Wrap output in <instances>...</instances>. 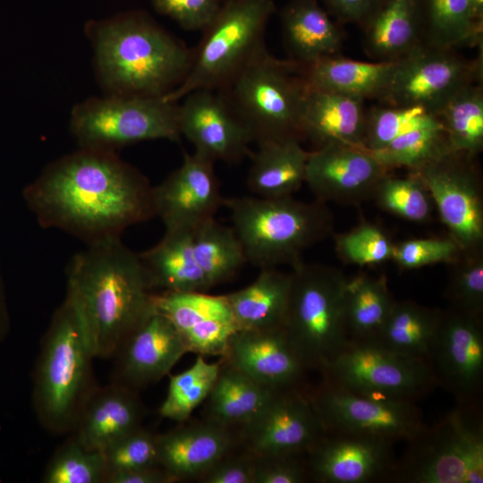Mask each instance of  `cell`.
<instances>
[{
	"mask_svg": "<svg viewBox=\"0 0 483 483\" xmlns=\"http://www.w3.org/2000/svg\"><path fill=\"white\" fill-rule=\"evenodd\" d=\"M44 228L85 244L121 236L155 216L153 186L116 152L80 148L49 164L22 191Z\"/></svg>",
	"mask_w": 483,
	"mask_h": 483,
	"instance_id": "obj_1",
	"label": "cell"
},
{
	"mask_svg": "<svg viewBox=\"0 0 483 483\" xmlns=\"http://www.w3.org/2000/svg\"><path fill=\"white\" fill-rule=\"evenodd\" d=\"M65 301L94 358L115 356L152 308L154 292L139 255L121 236L87 244L66 269Z\"/></svg>",
	"mask_w": 483,
	"mask_h": 483,
	"instance_id": "obj_2",
	"label": "cell"
},
{
	"mask_svg": "<svg viewBox=\"0 0 483 483\" xmlns=\"http://www.w3.org/2000/svg\"><path fill=\"white\" fill-rule=\"evenodd\" d=\"M87 31L98 79L112 95L165 96L191 64L193 52L143 12L89 21Z\"/></svg>",
	"mask_w": 483,
	"mask_h": 483,
	"instance_id": "obj_3",
	"label": "cell"
},
{
	"mask_svg": "<svg viewBox=\"0 0 483 483\" xmlns=\"http://www.w3.org/2000/svg\"><path fill=\"white\" fill-rule=\"evenodd\" d=\"M223 206L230 212L247 262L260 269L292 267L332 230L331 215L321 201L242 196L225 198Z\"/></svg>",
	"mask_w": 483,
	"mask_h": 483,
	"instance_id": "obj_4",
	"label": "cell"
},
{
	"mask_svg": "<svg viewBox=\"0 0 483 483\" xmlns=\"http://www.w3.org/2000/svg\"><path fill=\"white\" fill-rule=\"evenodd\" d=\"M92 356L78 318L64 300L44 337L34 374L32 400L48 431H72L86 400L95 390Z\"/></svg>",
	"mask_w": 483,
	"mask_h": 483,
	"instance_id": "obj_5",
	"label": "cell"
},
{
	"mask_svg": "<svg viewBox=\"0 0 483 483\" xmlns=\"http://www.w3.org/2000/svg\"><path fill=\"white\" fill-rule=\"evenodd\" d=\"M482 404L458 403L432 426L427 424L396 459L387 482L482 483Z\"/></svg>",
	"mask_w": 483,
	"mask_h": 483,
	"instance_id": "obj_6",
	"label": "cell"
},
{
	"mask_svg": "<svg viewBox=\"0 0 483 483\" xmlns=\"http://www.w3.org/2000/svg\"><path fill=\"white\" fill-rule=\"evenodd\" d=\"M307 86L299 66L262 50L220 91L258 145L302 140L301 120Z\"/></svg>",
	"mask_w": 483,
	"mask_h": 483,
	"instance_id": "obj_7",
	"label": "cell"
},
{
	"mask_svg": "<svg viewBox=\"0 0 483 483\" xmlns=\"http://www.w3.org/2000/svg\"><path fill=\"white\" fill-rule=\"evenodd\" d=\"M273 0H224L203 36L187 75L165 99L178 103L188 94L225 89L262 50Z\"/></svg>",
	"mask_w": 483,
	"mask_h": 483,
	"instance_id": "obj_8",
	"label": "cell"
},
{
	"mask_svg": "<svg viewBox=\"0 0 483 483\" xmlns=\"http://www.w3.org/2000/svg\"><path fill=\"white\" fill-rule=\"evenodd\" d=\"M292 267L282 326L309 369L320 373L349 340L344 320L348 279L325 265L301 260Z\"/></svg>",
	"mask_w": 483,
	"mask_h": 483,
	"instance_id": "obj_9",
	"label": "cell"
},
{
	"mask_svg": "<svg viewBox=\"0 0 483 483\" xmlns=\"http://www.w3.org/2000/svg\"><path fill=\"white\" fill-rule=\"evenodd\" d=\"M177 109L163 96L92 97L73 108L71 131L81 148L112 152L145 140L179 141Z\"/></svg>",
	"mask_w": 483,
	"mask_h": 483,
	"instance_id": "obj_10",
	"label": "cell"
},
{
	"mask_svg": "<svg viewBox=\"0 0 483 483\" xmlns=\"http://www.w3.org/2000/svg\"><path fill=\"white\" fill-rule=\"evenodd\" d=\"M322 380L360 395L415 402L437 386L427 359L377 341L348 340L320 372Z\"/></svg>",
	"mask_w": 483,
	"mask_h": 483,
	"instance_id": "obj_11",
	"label": "cell"
},
{
	"mask_svg": "<svg viewBox=\"0 0 483 483\" xmlns=\"http://www.w3.org/2000/svg\"><path fill=\"white\" fill-rule=\"evenodd\" d=\"M309 394L327 433L407 442L426 425L415 402L375 399L322 379Z\"/></svg>",
	"mask_w": 483,
	"mask_h": 483,
	"instance_id": "obj_12",
	"label": "cell"
},
{
	"mask_svg": "<svg viewBox=\"0 0 483 483\" xmlns=\"http://www.w3.org/2000/svg\"><path fill=\"white\" fill-rule=\"evenodd\" d=\"M481 59L467 61L453 50L421 46L398 59L380 100L386 105L419 106L436 116L462 87L479 81Z\"/></svg>",
	"mask_w": 483,
	"mask_h": 483,
	"instance_id": "obj_13",
	"label": "cell"
},
{
	"mask_svg": "<svg viewBox=\"0 0 483 483\" xmlns=\"http://www.w3.org/2000/svg\"><path fill=\"white\" fill-rule=\"evenodd\" d=\"M428 361L436 386L450 393L455 402L482 404V316L451 307L442 311Z\"/></svg>",
	"mask_w": 483,
	"mask_h": 483,
	"instance_id": "obj_14",
	"label": "cell"
},
{
	"mask_svg": "<svg viewBox=\"0 0 483 483\" xmlns=\"http://www.w3.org/2000/svg\"><path fill=\"white\" fill-rule=\"evenodd\" d=\"M469 159L449 153L411 170L429 193L452 239L464 253L479 250L483 242L481 191Z\"/></svg>",
	"mask_w": 483,
	"mask_h": 483,
	"instance_id": "obj_15",
	"label": "cell"
},
{
	"mask_svg": "<svg viewBox=\"0 0 483 483\" xmlns=\"http://www.w3.org/2000/svg\"><path fill=\"white\" fill-rule=\"evenodd\" d=\"M309 391L276 392L238 431L241 446L258 456L306 454L326 433Z\"/></svg>",
	"mask_w": 483,
	"mask_h": 483,
	"instance_id": "obj_16",
	"label": "cell"
},
{
	"mask_svg": "<svg viewBox=\"0 0 483 483\" xmlns=\"http://www.w3.org/2000/svg\"><path fill=\"white\" fill-rule=\"evenodd\" d=\"M214 165L199 153H185L182 165L153 186L155 216L162 220L165 231H192L215 217L225 197Z\"/></svg>",
	"mask_w": 483,
	"mask_h": 483,
	"instance_id": "obj_17",
	"label": "cell"
},
{
	"mask_svg": "<svg viewBox=\"0 0 483 483\" xmlns=\"http://www.w3.org/2000/svg\"><path fill=\"white\" fill-rule=\"evenodd\" d=\"M394 444L369 436L326 432L305 454L310 479L320 483L387 482L397 459Z\"/></svg>",
	"mask_w": 483,
	"mask_h": 483,
	"instance_id": "obj_18",
	"label": "cell"
},
{
	"mask_svg": "<svg viewBox=\"0 0 483 483\" xmlns=\"http://www.w3.org/2000/svg\"><path fill=\"white\" fill-rule=\"evenodd\" d=\"M178 128L199 153L214 162L235 163L250 152L252 139L217 90L200 89L182 98L177 109Z\"/></svg>",
	"mask_w": 483,
	"mask_h": 483,
	"instance_id": "obj_19",
	"label": "cell"
},
{
	"mask_svg": "<svg viewBox=\"0 0 483 483\" xmlns=\"http://www.w3.org/2000/svg\"><path fill=\"white\" fill-rule=\"evenodd\" d=\"M222 360L276 392L309 388L310 370L283 326L238 330Z\"/></svg>",
	"mask_w": 483,
	"mask_h": 483,
	"instance_id": "obj_20",
	"label": "cell"
},
{
	"mask_svg": "<svg viewBox=\"0 0 483 483\" xmlns=\"http://www.w3.org/2000/svg\"><path fill=\"white\" fill-rule=\"evenodd\" d=\"M152 304L174 326L188 352L201 356H225L239 328L225 295L206 292L154 293Z\"/></svg>",
	"mask_w": 483,
	"mask_h": 483,
	"instance_id": "obj_21",
	"label": "cell"
},
{
	"mask_svg": "<svg viewBox=\"0 0 483 483\" xmlns=\"http://www.w3.org/2000/svg\"><path fill=\"white\" fill-rule=\"evenodd\" d=\"M388 170L365 148L330 144L309 152L305 182L318 201L355 204L374 194Z\"/></svg>",
	"mask_w": 483,
	"mask_h": 483,
	"instance_id": "obj_22",
	"label": "cell"
},
{
	"mask_svg": "<svg viewBox=\"0 0 483 483\" xmlns=\"http://www.w3.org/2000/svg\"><path fill=\"white\" fill-rule=\"evenodd\" d=\"M187 352L174 326L152 304L114 356V382L135 391L154 384L168 375Z\"/></svg>",
	"mask_w": 483,
	"mask_h": 483,
	"instance_id": "obj_23",
	"label": "cell"
},
{
	"mask_svg": "<svg viewBox=\"0 0 483 483\" xmlns=\"http://www.w3.org/2000/svg\"><path fill=\"white\" fill-rule=\"evenodd\" d=\"M241 446L239 433L205 419L157 435L158 465L173 482L199 479Z\"/></svg>",
	"mask_w": 483,
	"mask_h": 483,
	"instance_id": "obj_24",
	"label": "cell"
},
{
	"mask_svg": "<svg viewBox=\"0 0 483 483\" xmlns=\"http://www.w3.org/2000/svg\"><path fill=\"white\" fill-rule=\"evenodd\" d=\"M144 407L135 390L113 382L95 388L82 406L72 436L85 448L102 452L141 427Z\"/></svg>",
	"mask_w": 483,
	"mask_h": 483,
	"instance_id": "obj_25",
	"label": "cell"
},
{
	"mask_svg": "<svg viewBox=\"0 0 483 483\" xmlns=\"http://www.w3.org/2000/svg\"><path fill=\"white\" fill-rule=\"evenodd\" d=\"M364 100L334 92L308 89L301 131L317 148L330 144L364 148Z\"/></svg>",
	"mask_w": 483,
	"mask_h": 483,
	"instance_id": "obj_26",
	"label": "cell"
},
{
	"mask_svg": "<svg viewBox=\"0 0 483 483\" xmlns=\"http://www.w3.org/2000/svg\"><path fill=\"white\" fill-rule=\"evenodd\" d=\"M280 20L289 60L306 65L340 53L343 31L318 0H289Z\"/></svg>",
	"mask_w": 483,
	"mask_h": 483,
	"instance_id": "obj_27",
	"label": "cell"
},
{
	"mask_svg": "<svg viewBox=\"0 0 483 483\" xmlns=\"http://www.w3.org/2000/svg\"><path fill=\"white\" fill-rule=\"evenodd\" d=\"M398 64L397 60L362 62L339 54L300 65L309 89L334 92L366 100L380 99Z\"/></svg>",
	"mask_w": 483,
	"mask_h": 483,
	"instance_id": "obj_28",
	"label": "cell"
},
{
	"mask_svg": "<svg viewBox=\"0 0 483 483\" xmlns=\"http://www.w3.org/2000/svg\"><path fill=\"white\" fill-rule=\"evenodd\" d=\"M361 27L371 58L400 59L424 45L421 0H382Z\"/></svg>",
	"mask_w": 483,
	"mask_h": 483,
	"instance_id": "obj_29",
	"label": "cell"
},
{
	"mask_svg": "<svg viewBox=\"0 0 483 483\" xmlns=\"http://www.w3.org/2000/svg\"><path fill=\"white\" fill-rule=\"evenodd\" d=\"M138 255L153 289L186 292L212 288L195 258L191 231H165L158 243Z\"/></svg>",
	"mask_w": 483,
	"mask_h": 483,
	"instance_id": "obj_30",
	"label": "cell"
},
{
	"mask_svg": "<svg viewBox=\"0 0 483 483\" xmlns=\"http://www.w3.org/2000/svg\"><path fill=\"white\" fill-rule=\"evenodd\" d=\"M309 155L298 139L258 144L247 176L248 188L263 198L292 196L305 182Z\"/></svg>",
	"mask_w": 483,
	"mask_h": 483,
	"instance_id": "obj_31",
	"label": "cell"
},
{
	"mask_svg": "<svg viewBox=\"0 0 483 483\" xmlns=\"http://www.w3.org/2000/svg\"><path fill=\"white\" fill-rule=\"evenodd\" d=\"M291 272L261 268L248 286L225 294L239 330H259L283 326L291 286Z\"/></svg>",
	"mask_w": 483,
	"mask_h": 483,
	"instance_id": "obj_32",
	"label": "cell"
},
{
	"mask_svg": "<svg viewBox=\"0 0 483 483\" xmlns=\"http://www.w3.org/2000/svg\"><path fill=\"white\" fill-rule=\"evenodd\" d=\"M275 393L222 360L217 378L207 398L206 419L238 432Z\"/></svg>",
	"mask_w": 483,
	"mask_h": 483,
	"instance_id": "obj_33",
	"label": "cell"
},
{
	"mask_svg": "<svg viewBox=\"0 0 483 483\" xmlns=\"http://www.w3.org/2000/svg\"><path fill=\"white\" fill-rule=\"evenodd\" d=\"M394 302L384 276L363 274L348 279L344 320L349 340L378 341Z\"/></svg>",
	"mask_w": 483,
	"mask_h": 483,
	"instance_id": "obj_34",
	"label": "cell"
},
{
	"mask_svg": "<svg viewBox=\"0 0 483 483\" xmlns=\"http://www.w3.org/2000/svg\"><path fill=\"white\" fill-rule=\"evenodd\" d=\"M424 46L453 50L479 44L483 21L470 0H421Z\"/></svg>",
	"mask_w": 483,
	"mask_h": 483,
	"instance_id": "obj_35",
	"label": "cell"
},
{
	"mask_svg": "<svg viewBox=\"0 0 483 483\" xmlns=\"http://www.w3.org/2000/svg\"><path fill=\"white\" fill-rule=\"evenodd\" d=\"M449 149L472 158L483 148V90L479 81L470 83L436 113Z\"/></svg>",
	"mask_w": 483,
	"mask_h": 483,
	"instance_id": "obj_36",
	"label": "cell"
},
{
	"mask_svg": "<svg viewBox=\"0 0 483 483\" xmlns=\"http://www.w3.org/2000/svg\"><path fill=\"white\" fill-rule=\"evenodd\" d=\"M441 315L442 310L413 301H395L377 342L399 353L428 360Z\"/></svg>",
	"mask_w": 483,
	"mask_h": 483,
	"instance_id": "obj_37",
	"label": "cell"
},
{
	"mask_svg": "<svg viewBox=\"0 0 483 483\" xmlns=\"http://www.w3.org/2000/svg\"><path fill=\"white\" fill-rule=\"evenodd\" d=\"M195 258L211 287L232 278L247 262L243 247L231 226L215 217L191 231Z\"/></svg>",
	"mask_w": 483,
	"mask_h": 483,
	"instance_id": "obj_38",
	"label": "cell"
},
{
	"mask_svg": "<svg viewBox=\"0 0 483 483\" xmlns=\"http://www.w3.org/2000/svg\"><path fill=\"white\" fill-rule=\"evenodd\" d=\"M221 361L208 362L198 355L194 363L181 373L169 376L166 396L159 407L162 418L185 422L207 400L220 370Z\"/></svg>",
	"mask_w": 483,
	"mask_h": 483,
	"instance_id": "obj_39",
	"label": "cell"
},
{
	"mask_svg": "<svg viewBox=\"0 0 483 483\" xmlns=\"http://www.w3.org/2000/svg\"><path fill=\"white\" fill-rule=\"evenodd\" d=\"M369 152L387 169L408 167L411 170L452 153L442 126L415 129L384 148Z\"/></svg>",
	"mask_w": 483,
	"mask_h": 483,
	"instance_id": "obj_40",
	"label": "cell"
},
{
	"mask_svg": "<svg viewBox=\"0 0 483 483\" xmlns=\"http://www.w3.org/2000/svg\"><path fill=\"white\" fill-rule=\"evenodd\" d=\"M442 126L439 120L419 106H376L366 110L363 145L375 151L415 129Z\"/></svg>",
	"mask_w": 483,
	"mask_h": 483,
	"instance_id": "obj_41",
	"label": "cell"
},
{
	"mask_svg": "<svg viewBox=\"0 0 483 483\" xmlns=\"http://www.w3.org/2000/svg\"><path fill=\"white\" fill-rule=\"evenodd\" d=\"M100 452L85 448L72 435L54 453L43 473L45 483H104Z\"/></svg>",
	"mask_w": 483,
	"mask_h": 483,
	"instance_id": "obj_42",
	"label": "cell"
},
{
	"mask_svg": "<svg viewBox=\"0 0 483 483\" xmlns=\"http://www.w3.org/2000/svg\"><path fill=\"white\" fill-rule=\"evenodd\" d=\"M373 196L385 210L408 221L423 223L432 213V199L427 189L413 173L407 177L385 175Z\"/></svg>",
	"mask_w": 483,
	"mask_h": 483,
	"instance_id": "obj_43",
	"label": "cell"
},
{
	"mask_svg": "<svg viewBox=\"0 0 483 483\" xmlns=\"http://www.w3.org/2000/svg\"><path fill=\"white\" fill-rule=\"evenodd\" d=\"M101 453L105 464V479L121 471L159 466L157 435L142 426L114 442Z\"/></svg>",
	"mask_w": 483,
	"mask_h": 483,
	"instance_id": "obj_44",
	"label": "cell"
},
{
	"mask_svg": "<svg viewBox=\"0 0 483 483\" xmlns=\"http://www.w3.org/2000/svg\"><path fill=\"white\" fill-rule=\"evenodd\" d=\"M455 260L446 297L451 308L473 315H483V257L479 250L467 252Z\"/></svg>",
	"mask_w": 483,
	"mask_h": 483,
	"instance_id": "obj_45",
	"label": "cell"
},
{
	"mask_svg": "<svg viewBox=\"0 0 483 483\" xmlns=\"http://www.w3.org/2000/svg\"><path fill=\"white\" fill-rule=\"evenodd\" d=\"M394 247L379 227L369 224H363L335 239V250L339 257L348 264L360 267L379 264L392 258Z\"/></svg>",
	"mask_w": 483,
	"mask_h": 483,
	"instance_id": "obj_46",
	"label": "cell"
},
{
	"mask_svg": "<svg viewBox=\"0 0 483 483\" xmlns=\"http://www.w3.org/2000/svg\"><path fill=\"white\" fill-rule=\"evenodd\" d=\"M462 250L451 239H413L394 245L392 258L402 268L412 269L454 262Z\"/></svg>",
	"mask_w": 483,
	"mask_h": 483,
	"instance_id": "obj_47",
	"label": "cell"
},
{
	"mask_svg": "<svg viewBox=\"0 0 483 483\" xmlns=\"http://www.w3.org/2000/svg\"><path fill=\"white\" fill-rule=\"evenodd\" d=\"M155 10L186 30H203L215 18L224 0H150Z\"/></svg>",
	"mask_w": 483,
	"mask_h": 483,
	"instance_id": "obj_48",
	"label": "cell"
},
{
	"mask_svg": "<svg viewBox=\"0 0 483 483\" xmlns=\"http://www.w3.org/2000/svg\"><path fill=\"white\" fill-rule=\"evenodd\" d=\"M254 483H303L310 479L305 454L254 455Z\"/></svg>",
	"mask_w": 483,
	"mask_h": 483,
	"instance_id": "obj_49",
	"label": "cell"
},
{
	"mask_svg": "<svg viewBox=\"0 0 483 483\" xmlns=\"http://www.w3.org/2000/svg\"><path fill=\"white\" fill-rule=\"evenodd\" d=\"M226 454L204 472L202 483H254V454L244 449L242 453Z\"/></svg>",
	"mask_w": 483,
	"mask_h": 483,
	"instance_id": "obj_50",
	"label": "cell"
},
{
	"mask_svg": "<svg viewBox=\"0 0 483 483\" xmlns=\"http://www.w3.org/2000/svg\"><path fill=\"white\" fill-rule=\"evenodd\" d=\"M339 22L362 26L382 0H318Z\"/></svg>",
	"mask_w": 483,
	"mask_h": 483,
	"instance_id": "obj_51",
	"label": "cell"
},
{
	"mask_svg": "<svg viewBox=\"0 0 483 483\" xmlns=\"http://www.w3.org/2000/svg\"><path fill=\"white\" fill-rule=\"evenodd\" d=\"M169 475L160 467L152 466L108 475L104 483H170Z\"/></svg>",
	"mask_w": 483,
	"mask_h": 483,
	"instance_id": "obj_52",
	"label": "cell"
},
{
	"mask_svg": "<svg viewBox=\"0 0 483 483\" xmlns=\"http://www.w3.org/2000/svg\"><path fill=\"white\" fill-rule=\"evenodd\" d=\"M10 326V318L6 303L5 288L0 264V343L5 337Z\"/></svg>",
	"mask_w": 483,
	"mask_h": 483,
	"instance_id": "obj_53",
	"label": "cell"
}]
</instances>
